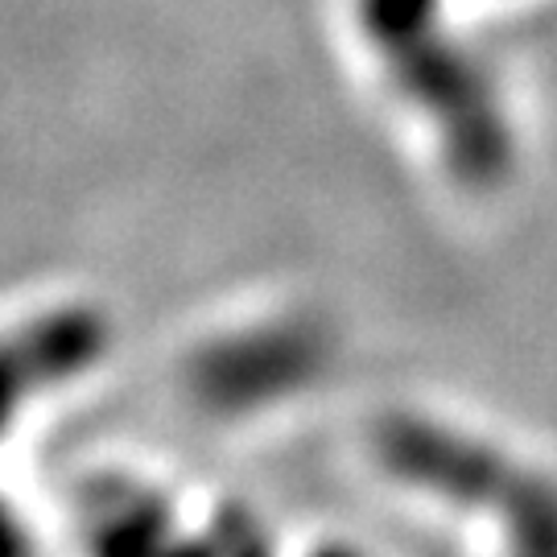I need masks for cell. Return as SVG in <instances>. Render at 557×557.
<instances>
[{
    "label": "cell",
    "instance_id": "cell-1",
    "mask_svg": "<svg viewBox=\"0 0 557 557\" xmlns=\"http://www.w3.org/2000/svg\"><path fill=\"white\" fill-rule=\"evenodd\" d=\"M359 34L438 140L446 170L496 190L517 170V137L487 66L450 34L442 0H356Z\"/></svg>",
    "mask_w": 557,
    "mask_h": 557
},
{
    "label": "cell",
    "instance_id": "cell-2",
    "mask_svg": "<svg viewBox=\"0 0 557 557\" xmlns=\"http://www.w3.org/2000/svg\"><path fill=\"white\" fill-rule=\"evenodd\" d=\"M372 450L393 479L479 512L524 554H557V479L438 418L384 413Z\"/></svg>",
    "mask_w": 557,
    "mask_h": 557
},
{
    "label": "cell",
    "instance_id": "cell-3",
    "mask_svg": "<svg viewBox=\"0 0 557 557\" xmlns=\"http://www.w3.org/2000/svg\"><path fill=\"white\" fill-rule=\"evenodd\" d=\"M322 363L326 331L319 322L281 319L211 343L195 368V388L215 409H260L306 388Z\"/></svg>",
    "mask_w": 557,
    "mask_h": 557
}]
</instances>
